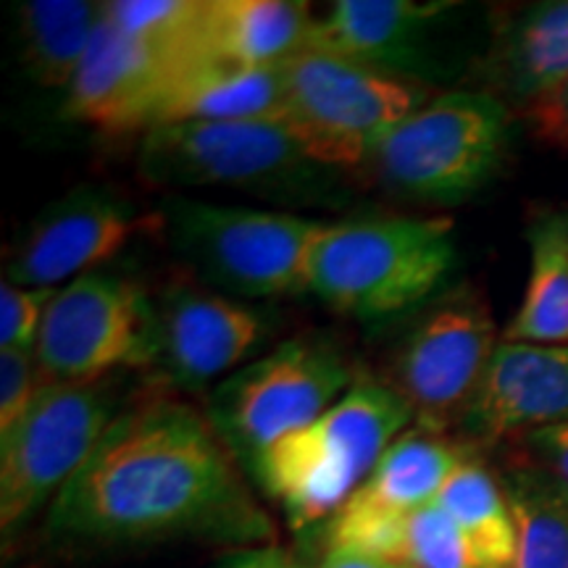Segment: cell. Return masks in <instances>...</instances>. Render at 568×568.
<instances>
[{
  "label": "cell",
  "instance_id": "obj_32",
  "mask_svg": "<svg viewBox=\"0 0 568 568\" xmlns=\"http://www.w3.org/2000/svg\"><path fill=\"white\" fill-rule=\"evenodd\" d=\"M318 568H408V566L393 564V560L372 558V556H361V552L329 550L322 564H318Z\"/></svg>",
  "mask_w": 568,
  "mask_h": 568
},
{
  "label": "cell",
  "instance_id": "obj_7",
  "mask_svg": "<svg viewBox=\"0 0 568 568\" xmlns=\"http://www.w3.org/2000/svg\"><path fill=\"white\" fill-rule=\"evenodd\" d=\"M284 113L311 161L332 172L368 166L389 132L429 101V84L324 51L282 63Z\"/></svg>",
  "mask_w": 568,
  "mask_h": 568
},
{
  "label": "cell",
  "instance_id": "obj_12",
  "mask_svg": "<svg viewBox=\"0 0 568 568\" xmlns=\"http://www.w3.org/2000/svg\"><path fill=\"white\" fill-rule=\"evenodd\" d=\"M276 324L274 311L261 305L213 293L201 282H172L155 297L151 372L166 393H201L251 364Z\"/></svg>",
  "mask_w": 568,
  "mask_h": 568
},
{
  "label": "cell",
  "instance_id": "obj_2",
  "mask_svg": "<svg viewBox=\"0 0 568 568\" xmlns=\"http://www.w3.org/2000/svg\"><path fill=\"white\" fill-rule=\"evenodd\" d=\"M142 180L161 190H234L284 205L345 203L343 174L311 161L282 119L180 122L142 134Z\"/></svg>",
  "mask_w": 568,
  "mask_h": 568
},
{
  "label": "cell",
  "instance_id": "obj_23",
  "mask_svg": "<svg viewBox=\"0 0 568 568\" xmlns=\"http://www.w3.org/2000/svg\"><path fill=\"white\" fill-rule=\"evenodd\" d=\"M19 42L27 74L40 88H69L103 21V3L30 0L19 6Z\"/></svg>",
  "mask_w": 568,
  "mask_h": 568
},
{
  "label": "cell",
  "instance_id": "obj_16",
  "mask_svg": "<svg viewBox=\"0 0 568 568\" xmlns=\"http://www.w3.org/2000/svg\"><path fill=\"white\" fill-rule=\"evenodd\" d=\"M450 9V3L414 0H337L316 21L311 51L426 84L439 71L432 34Z\"/></svg>",
  "mask_w": 568,
  "mask_h": 568
},
{
  "label": "cell",
  "instance_id": "obj_22",
  "mask_svg": "<svg viewBox=\"0 0 568 568\" xmlns=\"http://www.w3.org/2000/svg\"><path fill=\"white\" fill-rule=\"evenodd\" d=\"M516 531L510 568H568V485L542 460H521L500 477Z\"/></svg>",
  "mask_w": 568,
  "mask_h": 568
},
{
  "label": "cell",
  "instance_id": "obj_29",
  "mask_svg": "<svg viewBox=\"0 0 568 568\" xmlns=\"http://www.w3.org/2000/svg\"><path fill=\"white\" fill-rule=\"evenodd\" d=\"M527 116L539 140L556 148H568V82L527 111Z\"/></svg>",
  "mask_w": 568,
  "mask_h": 568
},
{
  "label": "cell",
  "instance_id": "obj_13",
  "mask_svg": "<svg viewBox=\"0 0 568 568\" xmlns=\"http://www.w3.org/2000/svg\"><path fill=\"white\" fill-rule=\"evenodd\" d=\"M161 230L159 211L142 213L130 197L103 184H82L48 203L6 261V282L59 290L101 268L142 232Z\"/></svg>",
  "mask_w": 568,
  "mask_h": 568
},
{
  "label": "cell",
  "instance_id": "obj_4",
  "mask_svg": "<svg viewBox=\"0 0 568 568\" xmlns=\"http://www.w3.org/2000/svg\"><path fill=\"white\" fill-rule=\"evenodd\" d=\"M447 216H382L326 224L311 253L308 293L361 322H385L435 301L456 266Z\"/></svg>",
  "mask_w": 568,
  "mask_h": 568
},
{
  "label": "cell",
  "instance_id": "obj_6",
  "mask_svg": "<svg viewBox=\"0 0 568 568\" xmlns=\"http://www.w3.org/2000/svg\"><path fill=\"white\" fill-rule=\"evenodd\" d=\"M514 111L485 90L429 98L387 134L368 166L393 195L458 205L495 180L510 148Z\"/></svg>",
  "mask_w": 568,
  "mask_h": 568
},
{
  "label": "cell",
  "instance_id": "obj_19",
  "mask_svg": "<svg viewBox=\"0 0 568 568\" xmlns=\"http://www.w3.org/2000/svg\"><path fill=\"white\" fill-rule=\"evenodd\" d=\"M282 67L247 69L216 61H184L169 82L155 126L180 122L282 119Z\"/></svg>",
  "mask_w": 568,
  "mask_h": 568
},
{
  "label": "cell",
  "instance_id": "obj_20",
  "mask_svg": "<svg viewBox=\"0 0 568 568\" xmlns=\"http://www.w3.org/2000/svg\"><path fill=\"white\" fill-rule=\"evenodd\" d=\"M466 450L439 432L424 426L406 429L355 489L337 514L368 518H400L429 506L443 493L450 474L464 464Z\"/></svg>",
  "mask_w": 568,
  "mask_h": 568
},
{
  "label": "cell",
  "instance_id": "obj_17",
  "mask_svg": "<svg viewBox=\"0 0 568 568\" xmlns=\"http://www.w3.org/2000/svg\"><path fill=\"white\" fill-rule=\"evenodd\" d=\"M485 92L531 111L568 82V0H542L503 19L479 61Z\"/></svg>",
  "mask_w": 568,
  "mask_h": 568
},
{
  "label": "cell",
  "instance_id": "obj_27",
  "mask_svg": "<svg viewBox=\"0 0 568 568\" xmlns=\"http://www.w3.org/2000/svg\"><path fill=\"white\" fill-rule=\"evenodd\" d=\"M55 290L21 287L3 280L0 287V351L34 353L42 322Z\"/></svg>",
  "mask_w": 568,
  "mask_h": 568
},
{
  "label": "cell",
  "instance_id": "obj_8",
  "mask_svg": "<svg viewBox=\"0 0 568 568\" xmlns=\"http://www.w3.org/2000/svg\"><path fill=\"white\" fill-rule=\"evenodd\" d=\"M351 358L329 337H293L219 382L209 395L213 429L251 471L268 447L314 424L355 382Z\"/></svg>",
  "mask_w": 568,
  "mask_h": 568
},
{
  "label": "cell",
  "instance_id": "obj_31",
  "mask_svg": "<svg viewBox=\"0 0 568 568\" xmlns=\"http://www.w3.org/2000/svg\"><path fill=\"white\" fill-rule=\"evenodd\" d=\"M213 568H301L293 558L274 548H251L224 558Z\"/></svg>",
  "mask_w": 568,
  "mask_h": 568
},
{
  "label": "cell",
  "instance_id": "obj_9",
  "mask_svg": "<svg viewBox=\"0 0 568 568\" xmlns=\"http://www.w3.org/2000/svg\"><path fill=\"white\" fill-rule=\"evenodd\" d=\"M124 374L98 382H45L24 418L0 437V529L17 535L92 456L134 393Z\"/></svg>",
  "mask_w": 568,
  "mask_h": 568
},
{
  "label": "cell",
  "instance_id": "obj_26",
  "mask_svg": "<svg viewBox=\"0 0 568 568\" xmlns=\"http://www.w3.org/2000/svg\"><path fill=\"white\" fill-rule=\"evenodd\" d=\"M403 564L408 568H481L464 531L437 500L408 514Z\"/></svg>",
  "mask_w": 568,
  "mask_h": 568
},
{
  "label": "cell",
  "instance_id": "obj_25",
  "mask_svg": "<svg viewBox=\"0 0 568 568\" xmlns=\"http://www.w3.org/2000/svg\"><path fill=\"white\" fill-rule=\"evenodd\" d=\"M103 11L105 19L124 34L193 61L203 0H111L103 3Z\"/></svg>",
  "mask_w": 568,
  "mask_h": 568
},
{
  "label": "cell",
  "instance_id": "obj_21",
  "mask_svg": "<svg viewBox=\"0 0 568 568\" xmlns=\"http://www.w3.org/2000/svg\"><path fill=\"white\" fill-rule=\"evenodd\" d=\"M529 276L503 339L568 343V203L539 209L527 224Z\"/></svg>",
  "mask_w": 568,
  "mask_h": 568
},
{
  "label": "cell",
  "instance_id": "obj_24",
  "mask_svg": "<svg viewBox=\"0 0 568 568\" xmlns=\"http://www.w3.org/2000/svg\"><path fill=\"white\" fill-rule=\"evenodd\" d=\"M437 503L458 524L481 568H510L516 556V531L500 479L466 458L445 481Z\"/></svg>",
  "mask_w": 568,
  "mask_h": 568
},
{
  "label": "cell",
  "instance_id": "obj_14",
  "mask_svg": "<svg viewBox=\"0 0 568 568\" xmlns=\"http://www.w3.org/2000/svg\"><path fill=\"white\" fill-rule=\"evenodd\" d=\"M180 55L142 42L105 19L63 98V116L105 134L153 130Z\"/></svg>",
  "mask_w": 568,
  "mask_h": 568
},
{
  "label": "cell",
  "instance_id": "obj_10",
  "mask_svg": "<svg viewBox=\"0 0 568 568\" xmlns=\"http://www.w3.org/2000/svg\"><path fill=\"white\" fill-rule=\"evenodd\" d=\"M34 358L48 382H98L151 372L155 297L124 272L92 268L55 290Z\"/></svg>",
  "mask_w": 568,
  "mask_h": 568
},
{
  "label": "cell",
  "instance_id": "obj_28",
  "mask_svg": "<svg viewBox=\"0 0 568 568\" xmlns=\"http://www.w3.org/2000/svg\"><path fill=\"white\" fill-rule=\"evenodd\" d=\"M45 382L34 353L0 351V437L24 418Z\"/></svg>",
  "mask_w": 568,
  "mask_h": 568
},
{
  "label": "cell",
  "instance_id": "obj_30",
  "mask_svg": "<svg viewBox=\"0 0 568 568\" xmlns=\"http://www.w3.org/2000/svg\"><path fill=\"white\" fill-rule=\"evenodd\" d=\"M531 450H535L537 460L550 466L560 479L568 485V422L545 426V429L529 432L527 435Z\"/></svg>",
  "mask_w": 568,
  "mask_h": 568
},
{
  "label": "cell",
  "instance_id": "obj_5",
  "mask_svg": "<svg viewBox=\"0 0 568 568\" xmlns=\"http://www.w3.org/2000/svg\"><path fill=\"white\" fill-rule=\"evenodd\" d=\"M161 232L182 266L213 293L258 303L308 293L311 253L322 219L282 209L224 205L169 193Z\"/></svg>",
  "mask_w": 568,
  "mask_h": 568
},
{
  "label": "cell",
  "instance_id": "obj_1",
  "mask_svg": "<svg viewBox=\"0 0 568 568\" xmlns=\"http://www.w3.org/2000/svg\"><path fill=\"white\" fill-rule=\"evenodd\" d=\"M45 531L74 545L195 537L245 550L274 535L209 414L166 389L134 395L113 418L51 503Z\"/></svg>",
  "mask_w": 568,
  "mask_h": 568
},
{
  "label": "cell",
  "instance_id": "obj_11",
  "mask_svg": "<svg viewBox=\"0 0 568 568\" xmlns=\"http://www.w3.org/2000/svg\"><path fill=\"white\" fill-rule=\"evenodd\" d=\"M489 305L474 287H456L418 308L393 355V382L414 424L445 435L458 426L497 351Z\"/></svg>",
  "mask_w": 568,
  "mask_h": 568
},
{
  "label": "cell",
  "instance_id": "obj_3",
  "mask_svg": "<svg viewBox=\"0 0 568 568\" xmlns=\"http://www.w3.org/2000/svg\"><path fill=\"white\" fill-rule=\"evenodd\" d=\"M410 422L408 403L389 382L358 374L335 406L268 447L251 474L295 529H311L332 521Z\"/></svg>",
  "mask_w": 568,
  "mask_h": 568
},
{
  "label": "cell",
  "instance_id": "obj_18",
  "mask_svg": "<svg viewBox=\"0 0 568 568\" xmlns=\"http://www.w3.org/2000/svg\"><path fill=\"white\" fill-rule=\"evenodd\" d=\"M311 6L293 0H203L193 61L230 67H282L314 48Z\"/></svg>",
  "mask_w": 568,
  "mask_h": 568
},
{
  "label": "cell",
  "instance_id": "obj_15",
  "mask_svg": "<svg viewBox=\"0 0 568 568\" xmlns=\"http://www.w3.org/2000/svg\"><path fill=\"white\" fill-rule=\"evenodd\" d=\"M568 422V343L500 339L471 406L460 418L466 437L495 443L516 432Z\"/></svg>",
  "mask_w": 568,
  "mask_h": 568
}]
</instances>
